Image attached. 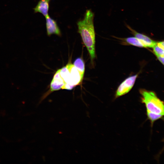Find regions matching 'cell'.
I'll return each instance as SVG.
<instances>
[{
  "mask_svg": "<svg viewBox=\"0 0 164 164\" xmlns=\"http://www.w3.org/2000/svg\"><path fill=\"white\" fill-rule=\"evenodd\" d=\"M94 14L91 9L86 10L84 18L77 22L78 32L87 48L90 57L91 63L96 57L95 33L94 19Z\"/></svg>",
  "mask_w": 164,
  "mask_h": 164,
  "instance_id": "1",
  "label": "cell"
},
{
  "mask_svg": "<svg viewBox=\"0 0 164 164\" xmlns=\"http://www.w3.org/2000/svg\"><path fill=\"white\" fill-rule=\"evenodd\" d=\"M141 101L146 107V111L164 115L163 101H161L153 91L140 89Z\"/></svg>",
  "mask_w": 164,
  "mask_h": 164,
  "instance_id": "2",
  "label": "cell"
},
{
  "mask_svg": "<svg viewBox=\"0 0 164 164\" xmlns=\"http://www.w3.org/2000/svg\"><path fill=\"white\" fill-rule=\"evenodd\" d=\"M60 69L58 70L54 74L50 84V90L41 97L39 104L44 99L52 92L62 88L65 83L60 74Z\"/></svg>",
  "mask_w": 164,
  "mask_h": 164,
  "instance_id": "3",
  "label": "cell"
},
{
  "mask_svg": "<svg viewBox=\"0 0 164 164\" xmlns=\"http://www.w3.org/2000/svg\"><path fill=\"white\" fill-rule=\"evenodd\" d=\"M138 76V74H136L130 76L121 83L116 92V98L126 94L131 90Z\"/></svg>",
  "mask_w": 164,
  "mask_h": 164,
  "instance_id": "4",
  "label": "cell"
},
{
  "mask_svg": "<svg viewBox=\"0 0 164 164\" xmlns=\"http://www.w3.org/2000/svg\"><path fill=\"white\" fill-rule=\"evenodd\" d=\"M66 66L69 72V84L75 87L81 84L83 79L79 72L74 65L69 63Z\"/></svg>",
  "mask_w": 164,
  "mask_h": 164,
  "instance_id": "5",
  "label": "cell"
},
{
  "mask_svg": "<svg viewBox=\"0 0 164 164\" xmlns=\"http://www.w3.org/2000/svg\"><path fill=\"white\" fill-rule=\"evenodd\" d=\"M46 19V27L47 35L50 36L52 34H55L59 36L61 35L60 30L56 21L52 19L49 15L45 17Z\"/></svg>",
  "mask_w": 164,
  "mask_h": 164,
  "instance_id": "6",
  "label": "cell"
},
{
  "mask_svg": "<svg viewBox=\"0 0 164 164\" xmlns=\"http://www.w3.org/2000/svg\"><path fill=\"white\" fill-rule=\"evenodd\" d=\"M50 0H40L33 9L34 13L39 12L45 17L48 15Z\"/></svg>",
  "mask_w": 164,
  "mask_h": 164,
  "instance_id": "7",
  "label": "cell"
},
{
  "mask_svg": "<svg viewBox=\"0 0 164 164\" xmlns=\"http://www.w3.org/2000/svg\"><path fill=\"white\" fill-rule=\"evenodd\" d=\"M131 30L135 36L142 42L145 48H152L156 44L157 42L153 40L149 37L138 32L133 29H131Z\"/></svg>",
  "mask_w": 164,
  "mask_h": 164,
  "instance_id": "8",
  "label": "cell"
},
{
  "mask_svg": "<svg viewBox=\"0 0 164 164\" xmlns=\"http://www.w3.org/2000/svg\"><path fill=\"white\" fill-rule=\"evenodd\" d=\"M73 65L79 71L83 79L85 72V64L83 59L81 57L77 58L74 61Z\"/></svg>",
  "mask_w": 164,
  "mask_h": 164,
  "instance_id": "9",
  "label": "cell"
},
{
  "mask_svg": "<svg viewBox=\"0 0 164 164\" xmlns=\"http://www.w3.org/2000/svg\"><path fill=\"white\" fill-rule=\"evenodd\" d=\"M153 52L156 56H164V42H157L156 44L152 47Z\"/></svg>",
  "mask_w": 164,
  "mask_h": 164,
  "instance_id": "10",
  "label": "cell"
},
{
  "mask_svg": "<svg viewBox=\"0 0 164 164\" xmlns=\"http://www.w3.org/2000/svg\"><path fill=\"white\" fill-rule=\"evenodd\" d=\"M123 40L129 44L138 47L145 48L142 42L135 37L127 38L124 39Z\"/></svg>",
  "mask_w": 164,
  "mask_h": 164,
  "instance_id": "11",
  "label": "cell"
},
{
  "mask_svg": "<svg viewBox=\"0 0 164 164\" xmlns=\"http://www.w3.org/2000/svg\"><path fill=\"white\" fill-rule=\"evenodd\" d=\"M60 74L61 77L65 82V83L69 84V72L66 66L60 69Z\"/></svg>",
  "mask_w": 164,
  "mask_h": 164,
  "instance_id": "12",
  "label": "cell"
},
{
  "mask_svg": "<svg viewBox=\"0 0 164 164\" xmlns=\"http://www.w3.org/2000/svg\"><path fill=\"white\" fill-rule=\"evenodd\" d=\"M148 118L150 120L151 125H152L155 121L160 119H162L164 115L153 113L146 111Z\"/></svg>",
  "mask_w": 164,
  "mask_h": 164,
  "instance_id": "13",
  "label": "cell"
},
{
  "mask_svg": "<svg viewBox=\"0 0 164 164\" xmlns=\"http://www.w3.org/2000/svg\"><path fill=\"white\" fill-rule=\"evenodd\" d=\"M158 59L163 64H164V56H156Z\"/></svg>",
  "mask_w": 164,
  "mask_h": 164,
  "instance_id": "14",
  "label": "cell"
}]
</instances>
